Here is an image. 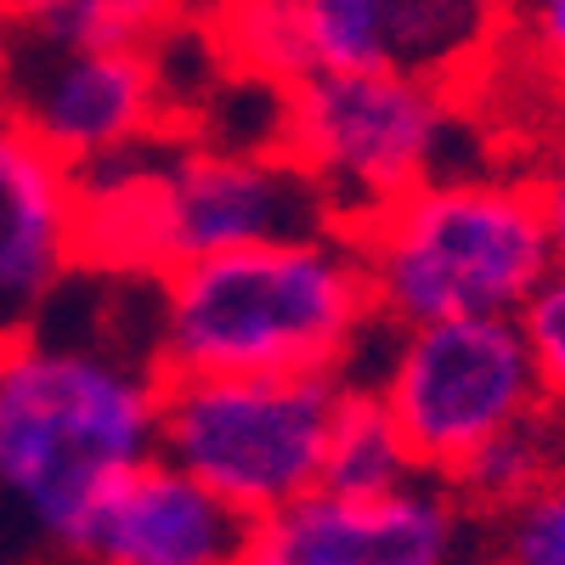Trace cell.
<instances>
[{"label":"cell","instance_id":"3","mask_svg":"<svg viewBox=\"0 0 565 565\" xmlns=\"http://www.w3.org/2000/svg\"><path fill=\"white\" fill-rule=\"evenodd\" d=\"M159 452V367L18 334L0 345V492L57 548L108 476Z\"/></svg>","mask_w":565,"mask_h":565},{"label":"cell","instance_id":"1","mask_svg":"<svg viewBox=\"0 0 565 565\" xmlns=\"http://www.w3.org/2000/svg\"><path fill=\"white\" fill-rule=\"evenodd\" d=\"M164 373H345L373 295L345 232H306L181 260L153 277Z\"/></svg>","mask_w":565,"mask_h":565},{"label":"cell","instance_id":"8","mask_svg":"<svg viewBox=\"0 0 565 565\" xmlns=\"http://www.w3.org/2000/svg\"><path fill=\"white\" fill-rule=\"evenodd\" d=\"M159 40L153 45L63 40L45 29L0 23L7 125L34 136L68 170H85V164L130 148V141L164 130Z\"/></svg>","mask_w":565,"mask_h":565},{"label":"cell","instance_id":"9","mask_svg":"<svg viewBox=\"0 0 565 565\" xmlns=\"http://www.w3.org/2000/svg\"><path fill=\"white\" fill-rule=\"evenodd\" d=\"M317 68L407 74L441 90L487 85L521 0H295Z\"/></svg>","mask_w":565,"mask_h":565},{"label":"cell","instance_id":"2","mask_svg":"<svg viewBox=\"0 0 565 565\" xmlns=\"http://www.w3.org/2000/svg\"><path fill=\"white\" fill-rule=\"evenodd\" d=\"M79 266L159 277L181 260L340 232L334 199L282 148H159V130L74 170Z\"/></svg>","mask_w":565,"mask_h":565},{"label":"cell","instance_id":"13","mask_svg":"<svg viewBox=\"0 0 565 565\" xmlns=\"http://www.w3.org/2000/svg\"><path fill=\"white\" fill-rule=\"evenodd\" d=\"M559 469H565V407L543 402L526 418H514L509 430H498L487 447L469 452L447 476V487L469 514L492 521V514L514 509L526 492H537L543 481H554Z\"/></svg>","mask_w":565,"mask_h":565},{"label":"cell","instance_id":"12","mask_svg":"<svg viewBox=\"0 0 565 565\" xmlns=\"http://www.w3.org/2000/svg\"><path fill=\"white\" fill-rule=\"evenodd\" d=\"M79 266V175L0 125V345L29 334Z\"/></svg>","mask_w":565,"mask_h":565},{"label":"cell","instance_id":"19","mask_svg":"<svg viewBox=\"0 0 565 565\" xmlns=\"http://www.w3.org/2000/svg\"><path fill=\"white\" fill-rule=\"evenodd\" d=\"M532 193H537V215H543V232H548L554 266H565V164L543 170L532 181Z\"/></svg>","mask_w":565,"mask_h":565},{"label":"cell","instance_id":"15","mask_svg":"<svg viewBox=\"0 0 565 565\" xmlns=\"http://www.w3.org/2000/svg\"><path fill=\"white\" fill-rule=\"evenodd\" d=\"M0 23L45 29L63 40H125V45H153L175 23L153 0H12V12Z\"/></svg>","mask_w":565,"mask_h":565},{"label":"cell","instance_id":"11","mask_svg":"<svg viewBox=\"0 0 565 565\" xmlns=\"http://www.w3.org/2000/svg\"><path fill=\"white\" fill-rule=\"evenodd\" d=\"M57 548L103 565H226L244 559L249 521L181 463L148 452L90 492Z\"/></svg>","mask_w":565,"mask_h":565},{"label":"cell","instance_id":"22","mask_svg":"<svg viewBox=\"0 0 565 565\" xmlns=\"http://www.w3.org/2000/svg\"><path fill=\"white\" fill-rule=\"evenodd\" d=\"M7 12H12V0H0V18H7Z\"/></svg>","mask_w":565,"mask_h":565},{"label":"cell","instance_id":"7","mask_svg":"<svg viewBox=\"0 0 565 565\" xmlns=\"http://www.w3.org/2000/svg\"><path fill=\"white\" fill-rule=\"evenodd\" d=\"M385 413L418 463V476L447 481L452 469L487 447L514 418L543 407L537 367L514 317H436V322H391V356L380 380Z\"/></svg>","mask_w":565,"mask_h":565},{"label":"cell","instance_id":"14","mask_svg":"<svg viewBox=\"0 0 565 565\" xmlns=\"http://www.w3.org/2000/svg\"><path fill=\"white\" fill-rule=\"evenodd\" d=\"M418 476V463L396 430V418L385 413L373 385H351L340 391L334 407V430H328V452H322V481L317 487H340V492H391L402 481Z\"/></svg>","mask_w":565,"mask_h":565},{"label":"cell","instance_id":"21","mask_svg":"<svg viewBox=\"0 0 565 565\" xmlns=\"http://www.w3.org/2000/svg\"><path fill=\"white\" fill-rule=\"evenodd\" d=\"M0 125H7V79H0Z\"/></svg>","mask_w":565,"mask_h":565},{"label":"cell","instance_id":"5","mask_svg":"<svg viewBox=\"0 0 565 565\" xmlns=\"http://www.w3.org/2000/svg\"><path fill=\"white\" fill-rule=\"evenodd\" d=\"M345 373H164L159 452L244 521L322 481Z\"/></svg>","mask_w":565,"mask_h":565},{"label":"cell","instance_id":"6","mask_svg":"<svg viewBox=\"0 0 565 565\" xmlns=\"http://www.w3.org/2000/svg\"><path fill=\"white\" fill-rule=\"evenodd\" d=\"M452 125L458 97L441 85L367 68H311L282 85L277 148L322 181L340 232H351L424 175H447Z\"/></svg>","mask_w":565,"mask_h":565},{"label":"cell","instance_id":"10","mask_svg":"<svg viewBox=\"0 0 565 565\" xmlns=\"http://www.w3.org/2000/svg\"><path fill=\"white\" fill-rule=\"evenodd\" d=\"M469 509L447 481L413 476L391 492L311 487L249 521L244 559L255 565H441L463 554Z\"/></svg>","mask_w":565,"mask_h":565},{"label":"cell","instance_id":"20","mask_svg":"<svg viewBox=\"0 0 565 565\" xmlns=\"http://www.w3.org/2000/svg\"><path fill=\"white\" fill-rule=\"evenodd\" d=\"M153 7H159L170 23H181V18H199V12H204V18H210V12H221L226 0H153Z\"/></svg>","mask_w":565,"mask_h":565},{"label":"cell","instance_id":"4","mask_svg":"<svg viewBox=\"0 0 565 565\" xmlns=\"http://www.w3.org/2000/svg\"><path fill=\"white\" fill-rule=\"evenodd\" d=\"M345 238L385 322L514 317L554 266L537 193L492 175H424Z\"/></svg>","mask_w":565,"mask_h":565},{"label":"cell","instance_id":"17","mask_svg":"<svg viewBox=\"0 0 565 565\" xmlns=\"http://www.w3.org/2000/svg\"><path fill=\"white\" fill-rule=\"evenodd\" d=\"M514 328H521L526 356L537 367L543 402L565 407V266L543 271V282L521 300V311H514Z\"/></svg>","mask_w":565,"mask_h":565},{"label":"cell","instance_id":"18","mask_svg":"<svg viewBox=\"0 0 565 565\" xmlns=\"http://www.w3.org/2000/svg\"><path fill=\"white\" fill-rule=\"evenodd\" d=\"M514 34L532 45V57L548 68V79L559 85V97H565V0H521Z\"/></svg>","mask_w":565,"mask_h":565},{"label":"cell","instance_id":"16","mask_svg":"<svg viewBox=\"0 0 565 565\" xmlns=\"http://www.w3.org/2000/svg\"><path fill=\"white\" fill-rule=\"evenodd\" d=\"M498 554L514 565H565V469L514 509L492 514Z\"/></svg>","mask_w":565,"mask_h":565}]
</instances>
